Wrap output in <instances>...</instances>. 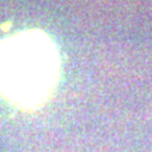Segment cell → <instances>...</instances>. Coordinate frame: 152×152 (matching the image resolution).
Returning a JSON list of instances; mask_svg holds the SVG:
<instances>
[{"instance_id": "obj_1", "label": "cell", "mask_w": 152, "mask_h": 152, "mask_svg": "<svg viewBox=\"0 0 152 152\" xmlns=\"http://www.w3.org/2000/svg\"><path fill=\"white\" fill-rule=\"evenodd\" d=\"M58 61L44 34L23 33L0 47V93L23 107H35L55 86Z\"/></svg>"}]
</instances>
